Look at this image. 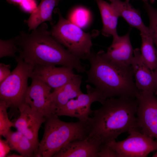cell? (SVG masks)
<instances>
[{
  "instance_id": "d6986e66",
  "label": "cell",
  "mask_w": 157,
  "mask_h": 157,
  "mask_svg": "<svg viewBox=\"0 0 157 157\" xmlns=\"http://www.w3.org/2000/svg\"><path fill=\"white\" fill-rule=\"evenodd\" d=\"M58 0H41L36 9L25 22L27 23L29 30H35L40 24L48 21L53 24L52 13L54 7L57 5Z\"/></svg>"
},
{
  "instance_id": "3957f363",
  "label": "cell",
  "mask_w": 157,
  "mask_h": 157,
  "mask_svg": "<svg viewBox=\"0 0 157 157\" xmlns=\"http://www.w3.org/2000/svg\"><path fill=\"white\" fill-rule=\"evenodd\" d=\"M104 51L92 50L88 60L90 68L86 71L85 82L93 85L107 98L125 97L137 98L140 90L133 80L131 65L123 67L110 62L105 57Z\"/></svg>"
},
{
  "instance_id": "cb8c5ba5",
  "label": "cell",
  "mask_w": 157,
  "mask_h": 157,
  "mask_svg": "<svg viewBox=\"0 0 157 157\" xmlns=\"http://www.w3.org/2000/svg\"><path fill=\"white\" fill-rule=\"evenodd\" d=\"M70 21L81 28L85 27L89 21V12L84 8H77L70 15Z\"/></svg>"
},
{
  "instance_id": "5b68a950",
  "label": "cell",
  "mask_w": 157,
  "mask_h": 157,
  "mask_svg": "<svg viewBox=\"0 0 157 157\" xmlns=\"http://www.w3.org/2000/svg\"><path fill=\"white\" fill-rule=\"evenodd\" d=\"M59 16L57 23L50 31L51 35L73 55L80 59H88L92 46V39L97 35V31L92 33L84 32L69 20L64 18L59 10H55Z\"/></svg>"
},
{
  "instance_id": "e575fe53",
  "label": "cell",
  "mask_w": 157,
  "mask_h": 157,
  "mask_svg": "<svg viewBox=\"0 0 157 157\" xmlns=\"http://www.w3.org/2000/svg\"></svg>"
},
{
  "instance_id": "9a60e30c",
  "label": "cell",
  "mask_w": 157,
  "mask_h": 157,
  "mask_svg": "<svg viewBox=\"0 0 157 157\" xmlns=\"http://www.w3.org/2000/svg\"><path fill=\"white\" fill-rule=\"evenodd\" d=\"M131 65L137 88L140 91L155 93V84L153 70H151L142 60L139 48L134 50Z\"/></svg>"
},
{
  "instance_id": "52a82bcc",
  "label": "cell",
  "mask_w": 157,
  "mask_h": 157,
  "mask_svg": "<svg viewBox=\"0 0 157 157\" xmlns=\"http://www.w3.org/2000/svg\"><path fill=\"white\" fill-rule=\"evenodd\" d=\"M124 140L108 143L117 153V157H144L157 150V141L135 128L129 132Z\"/></svg>"
},
{
  "instance_id": "1f68e13d",
  "label": "cell",
  "mask_w": 157,
  "mask_h": 157,
  "mask_svg": "<svg viewBox=\"0 0 157 157\" xmlns=\"http://www.w3.org/2000/svg\"><path fill=\"white\" fill-rule=\"evenodd\" d=\"M7 157H22V156H21V155H16V154H11V155H8V156H7Z\"/></svg>"
},
{
  "instance_id": "6da1fadb",
  "label": "cell",
  "mask_w": 157,
  "mask_h": 157,
  "mask_svg": "<svg viewBox=\"0 0 157 157\" xmlns=\"http://www.w3.org/2000/svg\"><path fill=\"white\" fill-rule=\"evenodd\" d=\"M42 23L30 34L23 31L15 38L19 56L26 63L35 65L69 67L78 72L86 71L81 59L65 48L51 34Z\"/></svg>"
},
{
  "instance_id": "ffe728a7",
  "label": "cell",
  "mask_w": 157,
  "mask_h": 157,
  "mask_svg": "<svg viewBox=\"0 0 157 157\" xmlns=\"http://www.w3.org/2000/svg\"><path fill=\"white\" fill-rule=\"evenodd\" d=\"M11 150H14L24 157H35L36 152L30 141L24 134L17 131H10L4 137Z\"/></svg>"
},
{
  "instance_id": "4fadbf2b",
  "label": "cell",
  "mask_w": 157,
  "mask_h": 157,
  "mask_svg": "<svg viewBox=\"0 0 157 157\" xmlns=\"http://www.w3.org/2000/svg\"><path fill=\"white\" fill-rule=\"evenodd\" d=\"M104 55L108 60L116 65L123 67L131 66L134 50L129 32L124 35L113 39L106 52H104Z\"/></svg>"
},
{
  "instance_id": "4316f807",
  "label": "cell",
  "mask_w": 157,
  "mask_h": 157,
  "mask_svg": "<svg viewBox=\"0 0 157 157\" xmlns=\"http://www.w3.org/2000/svg\"><path fill=\"white\" fill-rule=\"evenodd\" d=\"M19 5L23 11L31 14L38 7L35 0H23Z\"/></svg>"
},
{
  "instance_id": "30bf717a",
  "label": "cell",
  "mask_w": 157,
  "mask_h": 157,
  "mask_svg": "<svg viewBox=\"0 0 157 157\" xmlns=\"http://www.w3.org/2000/svg\"><path fill=\"white\" fill-rule=\"evenodd\" d=\"M31 85L28 87L24 103L47 118L56 113V108L52 100L51 88L32 73Z\"/></svg>"
},
{
  "instance_id": "ba28073f",
  "label": "cell",
  "mask_w": 157,
  "mask_h": 157,
  "mask_svg": "<svg viewBox=\"0 0 157 157\" xmlns=\"http://www.w3.org/2000/svg\"><path fill=\"white\" fill-rule=\"evenodd\" d=\"M137 99V128L142 133L157 139V98L153 94L140 90Z\"/></svg>"
},
{
  "instance_id": "d4e9b609",
  "label": "cell",
  "mask_w": 157,
  "mask_h": 157,
  "mask_svg": "<svg viewBox=\"0 0 157 157\" xmlns=\"http://www.w3.org/2000/svg\"><path fill=\"white\" fill-rule=\"evenodd\" d=\"M0 58L6 56L15 58L16 52L19 51L15 38L8 40H0Z\"/></svg>"
},
{
  "instance_id": "e0dca14e",
  "label": "cell",
  "mask_w": 157,
  "mask_h": 157,
  "mask_svg": "<svg viewBox=\"0 0 157 157\" xmlns=\"http://www.w3.org/2000/svg\"><path fill=\"white\" fill-rule=\"evenodd\" d=\"M82 79L81 76L76 74L67 83L54 90L51 96L56 110L61 108L70 100L83 93L81 89Z\"/></svg>"
},
{
  "instance_id": "836d02e7",
  "label": "cell",
  "mask_w": 157,
  "mask_h": 157,
  "mask_svg": "<svg viewBox=\"0 0 157 157\" xmlns=\"http://www.w3.org/2000/svg\"><path fill=\"white\" fill-rule=\"evenodd\" d=\"M153 157H157V150L156 153L153 155Z\"/></svg>"
},
{
  "instance_id": "7c38bea8",
  "label": "cell",
  "mask_w": 157,
  "mask_h": 157,
  "mask_svg": "<svg viewBox=\"0 0 157 157\" xmlns=\"http://www.w3.org/2000/svg\"><path fill=\"white\" fill-rule=\"evenodd\" d=\"M73 69L64 66L35 65L33 73L54 90L62 87L73 78L76 74Z\"/></svg>"
},
{
  "instance_id": "83f0119b",
  "label": "cell",
  "mask_w": 157,
  "mask_h": 157,
  "mask_svg": "<svg viewBox=\"0 0 157 157\" xmlns=\"http://www.w3.org/2000/svg\"><path fill=\"white\" fill-rule=\"evenodd\" d=\"M10 64L0 63V84L5 81L10 74L11 72Z\"/></svg>"
},
{
  "instance_id": "8fae6325",
  "label": "cell",
  "mask_w": 157,
  "mask_h": 157,
  "mask_svg": "<svg viewBox=\"0 0 157 157\" xmlns=\"http://www.w3.org/2000/svg\"><path fill=\"white\" fill-rule=\"evenodd\" d=\"M18 109L20 115L13 122L14 127L30 141L36 154L39 143L38 139L39 130L46 119L41 113L32 109L24 103L21 104Z\"/></svg>"
},
{
  "instance_id": "2e32d148",
  "label": "cell",
  "mask_w": 157,
  "mask_h": 157,
  "mask_svg": "<svg viewBox=\"0 0 157 157\" xmlns=\"http://www.w3.org/2000/svg\"><path fill=\"white\" fill-rule=\"evenodd\" d=\"M118 16L123 17L132 27L138 29L140 33H150L149 27L145 26L141 18L139 10L135 8L129 0H109Z\"/></svg>"
},
{
  "instance_id": "44dd1931",
  "label": "cell",
  "mask_w": 157,
  "mask_h": 157,
  "mask_svg": "<svg viewBox=\"0 0 157 157\" xmlns=\"http://www.w3.org/2000/svg\"><path fill=\"white\" fill-rule=\"evenodd\" d=\"M142 43L140 52L142 60L152 70L157 67V50L151 35L149 33H140Z\"/></svg>"
},
{
  "instance_id": "9c48e42d",
  "label": "cell",
  "mask_w": 157,
  "mask_h": 157,
  "mask_svg": "<svg viewBox=\"0 0 157 157\" xmlns=\"http://www.w3.org/2000/svg\"><path fill=\"white\" fill-rule=\"evenodd\" d=\"M86 87L87 94L83 93L76 99H71L62 108L56 110V114L58 116H67L76 118L79 121H87L89 115L92 113V104L98 101L102 104L107 98L96 88L89 85Z\"/></svg>"
},
{
  "instance_id": "ac0fdd59",
  "label": "cell",
  "mask_w": 157,
  "mask_h": 157,
  "mask_svg": "<svg viewBox=\"0 0 157 157\" xmlns=\"http://www.w3.org/2000/svg\"><path fill=\"white\" fill-rule=\"evenodd\" d=\"M100 13L103 26L102 34L106 37L112 36L113 39L119 37L117 32L119 16L110 3L103 0H95Z\"/></svg>"
},
{
  "instance_id": "d6a6232c",
  "label": "cell",
  "mask_w": 157,
  "mask_h": 157,
  "mask_svg": "<svg viewBox=\"0 0 157 157\" xmlns=\"http://www.w3.org/2000/svg\"><path fill=\"white\" fill-rule=\"evenodd\" d=\"M144 2L148 1L149 0L150 3H154V2L156 1V0H142Z\"/></svg>"
},
{
  "instance_id": "277c9868",
  "label": "cell",
  "mask_w": 157,
  "mask_h": 157,
  "mask_svg": "<svg viewBox=\"0 0 157 157\" xmlns=\"http://www.w3.org/2000/svg\"><path fill=\"white\" fill-rule=\"evenodd\" d=\"M58 116L55 113L46 118L43 136L39 142L36 157H53L67 143L89 136V119L87 121L66 122Z\"/></svg>"
},
{
  "instance_id": "7a4b0ae2",
  "label": "cell",
  "mask_w": 157,
  "mask_h": 157,
  "mask_svg": "<svg viewBox=\"0 0 157 157\" xmlns=\"http://www.w3.org/2000/svg\"><path fill=\"white\" fill-rule=\"evenodd\" d=\"M138 101L136 98H107L99 109L92 111L89 117V137L102 144L115 140L121 134L136 128Z\"/></svg>"
},
{
  "instance_id": "5bb4252c",
  "label": "cell",
  "mask_w": 157,
  "mask_h": 157,
  "mask_svg": "<svg viewBox=\"0 0 157 157\" xmlns=\"http://www.w3.org/2000/svg\"><path fill=\"white\" fill-rule=\"evenodd\" d=\"M101 144L99 140L88 137L67 143L53 157H98Z\"/></svg>"
},
{
  "instance_id": "f1b7e54d",
  "label": "cell",
  "mask_w": 157,
  "mask_h": 157,
  "mask_svg": "<svg viewBox=\"0 0 157 157\" xmlns=\"http://www.w3.org/2000/svg\"><path fill=\"white\" fill-rule=\"evenodd\" d=\"M10 147L7 140L0 139V157L7 156L10 150Z\"/></svg>"
},
{
  "instance_id": "f546056e",
  "label": "cell",
  "mask_w": 157,
  "mask_h": 157,
  "mask_svg": "<svg viewBox=\"0 0 157 157\" xmlns=\"http://www.w3.org/2000/svg\"><path fill=\"white\" fill-rule=\"evenodd\" d=\"M153 71L155 84V94L157 95V67Z\"/></svg>"
},
{
  "instance_id": "603a6c76",
  "label": "cell",
  "mask_w": 157,
  "mask_h": 157,
  "mask_svg": "<svg viewBox=\"0 0 157 157\" xmlns=\"http://www.w3.org/2000/svg\"><path fill=\"white\" fill-rule=\"evenodd\" d=\"M9 108L5 102L0 100V135L4 137L14 126L13 122L8 117L7 109Z\"/></svg>"
},
{
  "instance_id": "484cf974",
  "label": "cell",
  "mask_w": 157,
  "mask_h": 157,
  "mask_svg": "<svg viewBox=\"0 0 157 157\" xmlns=\"http://www.w3.org/2000/svg\"><path fill=\"white\" fill-rule=\"evenodd\" d=\"M99 157H117L115 151L107 143L102 144L98 153Z\"/></svg>"
},
{
  "instance_id": "8992f818",
  "label": "cell",
  "mask_w": 157,
  "mask_h": 157,
  "mask_svg": "<svg viewBox=\"0 0 157 157\" xmlns=\"http://www.w3.org/2000/svg\"><path fill=\"white\" fill-rule=\"evenodd\" d=\"M17 65L10 74L0 84V100L4 101L11 108L17 109L24 103L34 65L25 62L19 56L15 58Z\"/></svg>"
},
{
  "instance_id": "4dcf8cb0",
  "label": "cell",
  "mask_w": 157,
  "mask_h": 157,
  "mask_svg": "<svg viewBox=\"0 0 157 157\" xmlns=\"http://www.w3.org/2000/svg\"><path fill=\"white\" fill-rule=\"evenodd\" d=\"M9 3L13 4L15 5L19 4L21 3L23 0H6Z\"/></svg>"
},
{
  "instance_id": "7402d4cb",
  "label": "cell",
  "mask_w": 157,
  "mask_h": 157,
  "mask_svg": "<svg viewBox=\"0 0 157 157\" xmlns=\"http://www.w3.org/2000/svg\"><path fill=\"white\" fill-rule=\"evenodd\" d=\"M144 6L148 14L149 22V32L157 50V10L148 3L144 2Z\"/></svg>"
}]
</instances>
